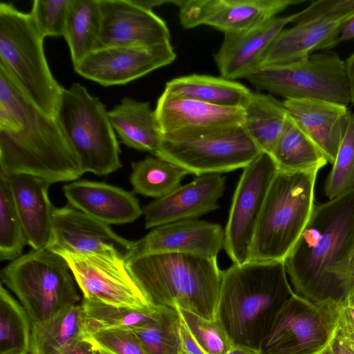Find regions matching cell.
<instances>
[{"label": "cell", "instance_id": "1", "mask_svg": "<svg viewBox=\"0 0 354 354\" xmlns=\"http://www.w3.org/2000/svg\"><path fill=\"white\" fill-rule=\"evenodd\" d=\"M354 250V189L314 207L283 260L295 294L339 308L353 294L348 266Z\"/></svg>", "mask_w": 354, "mask_h": 354}, {"label": "cell", "instance_id": "2", "mask_svg": "<svg viewBox=\"0 0 354 354\" xmlns=\"http://www.w3.org/2000/svg\"><path fill=\"white\" fill-rule=\"evenodd\" d=\"M0 174L50 184L79 178L78 160L55 117L38 108L0 66Z\"/></svg>", "mask_w": 354, "mask_h": 354}, {"label": "cell", "instance_id": "3", "mask_svg": "<svg viewBox=\"0 0 354 354\" xmlns=\"http://www.w3.org/2000/svg\"><path fill=\"white\" fill-rule=\"evenodd\" d=\"M293 294L283 261L233 263L223 271L214 319L234 347L259 353L277 315Z\"/></svg>", "mask_w": 354, "mask_h": 354}, {"label": "cell", "instance_id": "4", "mask_svg": "<svg viewBox=\"0 0 354 354\" xmlns=\"http://www.w3.org/2000/svg\"><path fill=\"white\" fill-rule=\"evenodd\" d=\"M125 261L151 305L214 319L223 275L216 258L167 252Z\"/></svg>", "mask_w": 354, "mask_h": 354}, {"label": "cell", "instance_id": "5", "mask_svg": "<svg viewBox=\"0 0 354 354\" xmlns=\"http://www.w3.org/2000/svg\"><path fill=\"white\" fill-rule=\"evenodd\" d=\"M319 170H278L257 222L250 261H283L314 209Z\"/></svg>", "mask_w": 354, "mask_h": 354}, {"label": "cell", "instance_id": "6", "mask_svg": "<svg viewBox=\"0 0 354 354\" xmlns=\"http://www.w3.org/2000/svg\"><path fill=\"white\" fill-rule=\"evenodd\" d=\"M30 13L0 3V66L42 111L55 117L63 87L51 73Z\"/></svg>", "mask_w": 354, "mask_h": 354}, {"label": "cell", "instance_id": "7", "mask_svg": "<svg viewBox=\"0 0 354 354\" xmlns=\"http://www.w3.org/2000/svg\"><path fill=\"white\" fill-rule=\"evenodd\" d=\"M55 118L78 160L82 174H109L122 167L120 149L108 111L80 83L63 88Z\"/></svg>", "mask_w": 354, "mask_h": 354}, {"label": "cell", "instance_id": "8", "mask_svg": "<svg viewBox=\"0 0 354 354\" xmlns=\"http://www.w3.org/2000/svg\"><path fill=\"white\" fill-rule=\"evenodd\" d=\"M4 284L18 298L32 324L44 322L80 300L65 259L45 248L32 249L1 271Z\"/></svg>", "mask_w": 354, "mask_h": 354}, {"label": "cell", "instance_id": "9", "mask_svg": "<svg viewBox=\"0 0 354 354\" xmlns=\"http://www.w3.org/2000/svg\"><path fill=\"white\" fill-rule=\"evenodd\" d=\"M246 79L258 91L285 100H321L346 106L351 103L344 62L331 50L296 62L263 66Z\"/></svg>", "mask_w": 354, "mask_h": 354}, {"label": "cell", "instance_id": "10", "mask_svg": "<svg viewBox=\"0 0 354 354\" xmlns=\"http://www.w3.org/2000/svg\"><path fill=\"white\" fill-rule=\"evenodd\" d=\"M261 152L241 124L204 132L160 136L155 156L200 176L243 169Z\"/></svg>", "mask_w": 354, "mask_h": 354}, {"label": "cell", "instance_id": "11", "mask_svg": "<svg viewBox=\"0 0 354 354\" xmlns=\"http://www.w3.org/2000/svg\"><path fill=\"white\" fill-rule=\"evenodd\" d=\"M339 308L313 304L294 292L277 315L259 353L322 354L336 333Z\"/></svg>", "mask_w": 354, "mask_h": 354}, {"label": "cell", "instance_id": "12", "mask_svg": "<svg viewBox=\"0 0 354 354\" xmlns=\"http://www.w3.org/2000/svg\"><path fill=\"white\" fill-rule=\"evenodd\" d=\"M57 254L68 263L83 299L136 309L152 306L128 270L124 253L117 248L87 254Z\"/></svg>", "mask_w": 354, "mask_h": 354}, {"label": "cell", "instance_id": "13", "mask_svg": "<svg viewBox=\"0 0 354 354\" xmlns=\"http://www.w3.org/2000/svg\"><path fill=\"white\" fill-rule=\"evenodd\" d=\"M277 171L272 157L265 152H261L243 168L224 230L223 248L233 263L250 261L257 222Z\"/></svg>", "mask_w": 354, "mask_h": 354}, {"label": "cell", "instance_id": "14", "mask_svg": "<svg viewBox=\"0 0 354 354\" xmlns=\"http://www.w3.org/2000/svg\"><path fill=\"white\" fill-rule=\"evenodd\" d=\"M176 54L170 42L149 46L99 48L74 66L85 79L104 86L122 85L172 63Z\"/></svg>", "mask_w": 354, "mask_h": 354}, {"label": "cell", "instance_id": "15", "mask_svg": "<svg viewBox=\"0 0 354 354\" xmlns=\"http://www.w3.org/2000/svg\"><path fill=\"white\" fill-rule=\"evenodd\" d=\"M304 0H178L179 19L184 28L201 25L226 33L248 30Z\"/></svg>", "mask_w": 354, "mask_h": 354}, {"label": "cell", "instance_id": "16", "mask_svg": "<svg viewBox=\"0 0 354 354\" xmlns=\"http://www.w3.org/2000/svg\"><path fill=\"white\" fill-rule=\"evenodd\" d=\"M98 48L149 46L170 42L166 23L136 0H99Z\"/></svg>", "mask_w": 354, "mask_h": 354}, {"label": "cell", "instance_id": "17", "mask_svg": "<svg viewBox=\"0 0 354 354\" xmlns=\"http://www.w3.org/2000/svg\"><path fill=\"white\" fill-rule=\"evenodd\" d=\"M223 243L224 230L221 225L186 219L154 227L133 242L124 258L167 252L217 258Z\"/></svg>", "mask_w": 354, "mask_h": 354}, {"label": "cell", "instance_id": "18", "mask_svg": "<svg viewBox=\"0 0 354 354\" xmlns=\"http://www.w3.org/2000/svg\"><path fill=\"white\" fill-rule=\"evenodd\" d=\"M225 179L221 174L197 176L192 182L155 199L142 208L145 227L197 218L218 208L217 202L223 194Z\"/></svg>", "mask_w": 354, "mask_h": 354}, {"label": "cell", "instance_id": "19", "mask_svg": "<svg viewBox=\"0 0 354 354\" xmlns=\"http://www.w3.org/2000/svg\"><path fill=\"white\" fill-rule=\"evenodd\" d=\"M133 242L117 234L109 225L68 204L53 210L52 236L46 248L55 253L87 254L113 246L125 254Z\"/></svg>", "mask_w": 354, "mask_h": 354}, {"label": "cell", "instance_id": "20", "mask_svg": "<svg viewBox=\"0 0 354 354\" xmlns=\"http://www.w3.org/2000/svg\"><path fill=\"white\" fill-rule=\"evenodd\" d=\"M297 13L275 17L248 30L224 34L223 41L214 54L222 77L234 80L247 78L259 70L266 50Z\"/></svg>", "mask_w": 354, "mask_h": 354}, {"label": "cell", "instance_id": "21", "mask_svg": "<svg viewBox=\"0 0 354 354\" xmlns=\"http://www.w3.org/2000/svg\"><path fill=\"white\" fill-rule=\"evenodd\" d=\"M160 136L204 132L243 124V109L178 97L165 91L154 110Z\"/></svg>", "mask_w": 354, "mask_h": 354}, {"label": "cell", "instance_id": "22", "mask_svg": "<svg viewBox=\"0 0 354 354\" xmlns=\"http://www.w3.org/2000/svg\"><path fill=\"white\" fill-rule=\"evenodd\" d=\"M290 115L327 158L335 162L347 129L351 111L347 106L321 100L286 99Z\"/></svg>", "mask_w": 354, "mask_h": 354}, {"label": "cell", "instance_id": "23", "mask_svg": "<svg viewBox=\"0 0 354 354\" xmlns=\"http://www.w3.org/2000/svg\"><path fill=\"white\" fill-rule=\"evenodd\" d=\"M63 190L68 205L107 225L131 223L143 214L132 192L106 183L74 181Z\"/></svg>", "mask_w": 354, "mask_h": 354}, {"label": "cell", "instance_id": "24", "mask_svg": "<svg viewBox=\"0 0 354 354\" xmlns=\"http://www.w3.org/2000/svg\"><path fill=\"white\" fill-rule=\"evenodd\" d=\"M8 178L27 244L34 250L46 248L52 236L55 209L48 194L50 184L27 174Z\"/></svg>", "mask_w": 354, "mask_h": 354}, {"label": "cell", "instance_id": "25", "mask_svg": "<svg viewBox=\"0 0 354 354\" xmlns=\"http://www.w3.org/2000/svg\"><path fill=\"white\" fill-rule=\"evenodd\" d=\"M341 24L318 19L283 28L264 54L260 68L301 60L316 51L331 50L339 44Z\"/></svg>", "mask_w": 354, "mask_h": 354}, {"label": "cell", "instance_id": "26", "mask_svg": "<svg viewBox=\"0 0 354 354\" xmlns=\"http://www.w3.org/2000/svg\"><path fill=\"white\" fill-rule=\"evenodd\" d=\"M108 114L123 145L155 156L160 146V134L149 102L126 97Z\"/></svg>", "mask_w": 354, "mask_h": 354}, {"label": "cell", "instance_id": "27", "mask_svg": "<svg viewBox=\"0 0 354 354\" xmlns=\"http://www.w3.org/2000/svg\"><path fill=\"white\" fill-rule=\"evenodd\" d=\"M165 92L209 104L243 109L252 91L242 84L222 77L192 74L167 82Z\"/></svg>", "mask_w": 354, "mask_h": 354}, {"label": "cell", "instance_id": "28", "mask_svg": "<svg viewBox=\"0 0 354 354\" xmlns=\"http://www.w3.org/2000/svg\"><path fill=\"white\" fill-rule=\"evenodd\" d=\"M243 127L262 151L270 155L282 135L290 113L272 95L252 92L243 107Z\"/></svg>", "mask_w": 354, "mask_h": 354}, {"label": "cell", "instance_id": "29", "mask_svg": "<svg viewBox=\"0 0 354 354\" xmlns=\"http://www.w3.org/2000/svg\"><path fill=\"white\" fill-rule=\"evenodd\" d=\"M86 336L82 305L70 306L53 317L32 324L29 354H59L73 341Z\"/></svg>", "mask_w": 354, "mask_h": 354}, {"label": "cell", "instance_id": "30", "mask_svg": "<svg viewBox=\"0 0 354 354\" xmlns=\"http://www.w3.org/2000/svg\"><path fill=\"white\" fill-rule=\"evenodd\" d=\"M100 24L99 0H71L63 37L73 66L97 49Z\"/></svg>", "mask_w": 354, "mask_h": 354}, {"label": "cell", "instance_id": "31", "mask_svg": "<svg viewBox=\"0 0 354 354\" xmlns=\"http://www.w3.org/2000/svg\"><path fill=\"white\" fill-rule=\"evenodd\" d=\"M270 156L278 170H319L328 160L290 115L286 128Z\"/></svg>", "mask_w": 354, "mask_h": 354}, {"label": "cell", "instance_id": "32", "mask_svg": "<svg viewBox=\"0 0 354 354\" xmlns=\"http://www.w3.org/2000/svg\"><path fill=\"white\" fill-rule=\"evenodd\" d=\"M130 181L136 193L162 198L180 185L183 178L190 173L170 161L155 156H147L132 162Z\"/></svg>", "mask_w": 354, "mask_h": 354}, {"label": "cell", "instance_id": "33", "mask_svg": "<svg viewBox=\"0 0 354 354\" xmlns=\"http://www.w3.org/2000/svg\"><path fill=\"white\" fill-rule=\"evenodd\" d=\"M81 305L86 317V335L104 328L144 327L158 320L163 309L154 306L136 309L86 299Z\"/></svg>", "mask_w": 354, "mask_h": 354}, {"label": "cell", "instance_id": "34", "mask_svg": "<svg viewBox=\"0 0 354 354\" xmlns=\"http://www.w3.org/2000/svg\"><path fill=\"white\" fill-rule=\"evenodd\" d=\"M32 322L23 306L1 284L0 354L29 353Z\"/></svg>", "mask_w": 354, "mask_h": 354}, {"label": "cell", "instance_id": "35", "mask_svg": "<svg viewBox=\"0 0 354 354\" xmlns=\"http://www.w3.org/2000/svg\"><path fill=\"white\" fill-rule=\"evenodd\" d=\"M181 326L178 310L163 307L158 320L144 327L131 330L138 337L147 354H183Z\"/></svg>", "mask_w": 354, "mask_h": 354}, {"label": "cell", "instance_id": "36", "mask_svg": "<svg viewBox=\"0 0 354 354\" xmlns=\"http://www.w3.org/2000/svg\"><path fill=\"white\" fill-rule=\"evenodd\" d=\"M27 244L8 178L0 174V259L14 261L20 257Z\"/></svg>", "mask_w": 354, "mask_h": 354}, {"label": "cell", "instance_id": "37", "mask_svg": "<svg viewBox=\"0 0 354 354\" xmlns=\"http://www.w3.org/2000/svg\"><path fill=\"white\" fill-rule=\"evenodd\" d=\"M354 189V113H351L344 136L324 184L331 200Z\"/></svg>", "mask_w": 354, "mask_h": 354}, {"label": "cell", "instance_id": "38", "mask_svg": "<svg viewBox=\"0 0 354 354\" xmlns=\"http://www.w3.org/2000/svg\"><path fill=\"white\" fill-rule=\"evenodd\" d=\"M184 326L207 354H225L234 346L225 330L215 319L177 309Z\"/></svg>", "mask_w": 354, "mask_h": 354}, {"label": "cell", "instance_id": "39", "mask_svg": "<svg viewBox=\"0 0 354 354\" xmlns=\"http://www.w3.org/2000/svg\"><path fill=\"white\" fill-rule=\"evenodd\" d=\"M71 0H35L30 12L36 28L45 38L63 36Z\"/></svg>", "mask_w": 354, "mask_h": 354}, {"label": "cell", "instance_id": "40", "mask_svg": "<svg viewBox=\"0 0 354 354\" xmlns=\"http://www.w3.org/2000/svg\"><path fill=\"white\" fill-rule=\"evenodd\" d=\"M85 337L98 352L107 354H147L131 329L104 328L88 334Z\"/></svg>", "mask_w": 354, "mask_h": 354}, {"label": "cell", "instance_id": "41", "mask_svg": "<svg viewBox=\"0 0 354 354\" xmlns=\"http://www.w3.org/2000/svg\"><path fill=\"white\" fill-rule=\"evenodd\" d=\"M353 15L354 0H319L297 12L293 23L295 24L318 19L342 23Z\"/></svg>", "mask_w": 354, "mask_h": 354}, {"label": "cell", "instance_id": "42", "mask_svg": "<svg viewBox=\"0 0 354 354\" xmlns=\"http://www.w3.org/2000/svg\"><path fill=\"white\" fill-rule=\"evenodd\" d=\"M337 329L344 333H354V294L339 308Z\"/></svg>", "mask_w": 354, "mask_h": 354}, {"label": "cell", "instance_id": "43", "mask_svg": "<svg viewBox=\"0 0 354 354\" xmlns=\"http://www.w3.org/2000/svg\"><path fill=\"white\" fill-rule=\"evenodd\" d=\"M59 354H99V352L89 340L82 337L66 345Z\"/></svg>", "mask_w": 354, "mask_h": 354}, {"label": "cell", "instance_id": "44", "mask_svg": "<svg viewBox=\"0 0 354 354\" xmlns=\"http://www.w3.org/2000/svg\"><path fill=\"white\" fill-rule=\"evenodd\" d=\"M322 354H354L348 342L337 331L328 346Z\"/></svg>", "mask_w": 354, "mask_h": 354}, {"label": "cell", "instance_id": "45", "mask_svg": "<svg viewBox=\"0 0 354 354\" xmlns=\"http://www.w3.org/2000/svg\"><path fill=\"white\" fill-rule=\"evenodd\" d=\"M180 338L183 354H207L194 340L183 322Z\"/></svg>", "mask_w": 354, "mask_h": 354}, {"label": "cell", "instance_id": "46", "mask_svg": "<svg viewBox=\"0 0 354 354\" xmlns=\"http://www.w3.org/2000/svg\"><path fill=\"white\" fill-rule=\"evenodd\" d=\"M344 62L349 88L351 103L354 104V53Z\"/></svg>", "mask_w": 354, "mask_h": 354}, {"label": "cell", "instance_id": "47", "mask_svg": "<svg viewBox=\"0 0 354 354\" xmlns=\"http://www.w3.org/2000/svg\"><path fill=\"white\" fill-rule=\"evenodd\" d=\"M354 39V15L342 22L339 28V43Z\"/></svg>", "mask_w": 354, "mask_h": 354}, {"label": "cell", "instance_id": "48", "mask_svg": "<svg viewBox=\"0 0 354 354\" xmlns=\"http://www.w3.org/2000/svg\"><path fill=\"white\" fill-rule=\"evenodd\" d=\"M225 354H259L258 352L243 347H233Z\"/></svg>", "mask_w": 354, "mask_h": 354}, {"label": "cell", "instance_id": "49", "mask_svg": "<svg viewBox=\"0 0 354 354\" xmlns=\"http://www.w3.org/2000/svg\"><path fill=\"white\" fill-rule=\"evenodd\" d=\"M348 274L352 286L353 292L354 293V250L352 252L348 266Z\"/></svg>", "mask_w": 354, "mask_h": 354}, {"label": "cell", "instance_id": "50", "mask_svg": "<svg viewBox=\"0 0 354 354\" xmlns=\"http://www.w3.org/2000/svg\"><path fill=\"white\" fill-rule=\"evenodd\" d=\"M337 331L348 342L349 344L354 350V333H344L338 329H337Z\"/></svg>", "mask_w": 354, "mask_h": 354}, {"label": "cell", "instance_id": "51", "mask_svg": "<svg viewBox=\"0 0 354 354\" xmlns=\"http://www.w3.org/2000/svg\"><path fill=\"white\" fill-rule=\"evenodd\" d=\"M99 354H107V353H103V352H99Z\"/></svg>", "mask_w": 354, "mask_h": 354}, {"label": "cell", "instance_id": "52", "mask_svg": "<svg viewBox=\"0 0 354 354\" xmlns=\"http://www.w3.org/2000/svg\"><path fill=\"white\" fill-rule=\"evenodd\" d=\"M354 294V293H353Z\"/></svg>", "mask_w": 354, "mask_h": 354}]
</instances>
